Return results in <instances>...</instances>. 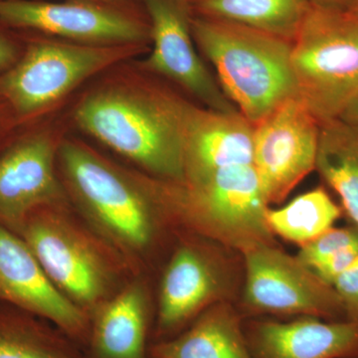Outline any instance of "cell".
<instances>
[{
	"mask_svg": "<svg viewBox=\"0 0 358 358\" xmlns=\"http://www.w3.org/2000/svg\"><path fill=\"white\" fill-rule=\"evenodd\" d=\"M357 245L358 229L333 227L301 246L296 257L306 267L313 270L343 250Z\"/></svg>",
	"mask_w": 358,
	"mask_h": 358,
	"instance_id": "obj_23",
	"label": "cell"
},
{
	"mask_svg": "<svg viewBox=\"0 0 358 358\" xmlns=\"http://www.w3.org/2000/svg\"><path fill=\"white\" fill-rule=\"evenodd\" d=\"M148 306L140 286L124 289L90 329L87 358H148Z\"/></svg>",
	"mask_w": 358,
	"mask_h": 358,
	"instance_id": "obj_18",
	"label": "cell"
},
{
	"mask_svg": "<svg viewBox=\"0 0 358 358\" xmlns=\"http://www.w3.org/2000/svg\"><path fill=\"white\" fill-rule=\"evenodd\" d=\"M190 103L159 92L103 90L75 110L84 131L117 154L174 183L185 182L186 124Z\"/></svg>",
	"mask_w": 358,
	"mask_h": 358,
	"instance_id": "obj_1",
	"label": "cell"
},
{
	"mask_svg": "<svg viewBox=\"0 0 358 358\" xmlns=\"http://www.w3.org/2000/svg\"><path fill=\"white\" fill-rule=\"evenodd\" d=\"M90 1H95L100 2V3H105V2L120 1V0H90Z\"/></svg>",
	"mask_w": 358,
	"mask_h": 358,
	"instance_id": "obj_29",
	"label": "cell"
},
{
	"mask_svg": "<svg viewBox=\"0 0 358 358\" xmlns=\"http://www.w3.org/2000/svg\"><path fill=\"white\" fill-rule=\"evenodd\" d=\"M352 14H353V15H355V17H357V20H358V3H357V6H355V9H353V11H352Z\"/></svg>",
	"mask_w": 358,
	"mask_h": 358,
	"instance_id": "obj_30",
	"label": "cell"
},
{
	"mask_svg": "<svg viewBox=\"0 0 358 358\" xmlns=\"http://www.w3.org/2000/svg\"><path fill=\"white\" fill-rule=\"evenodd\" d=\"M150 16L152 49L143 62L150 72L171 80L206 106L222 113L239 110L223 93L200 59L192 32L190 0H143Z\"/></svg>",
	"mask_w": 358,
	"mask_h": 358,
	"instance_id": "obj_9",
	"label": "cell"
},
{
	"mask_svg": "<svg viewBox=\"0 0 358 358\" xmlns=\"http://www.w3.org/2000/svg\"><path fill=\"white\" fill-rule=\"evenodd\" d=\"M195 44L216 70L219 86L240 114L256 126L299 96L292 67V42L193 14Z\"/></svg>",
	"mask_w": 358,
	"mask_h": 358,
	"instance_id": "obj_2",
	"label": "cell"
},
{
	"mask_svg": "<svg viewBox=\"0 0 358 358\" xmlns=\"http://www.w3.org/2000/svg\"><path fill=\"white\" fill-rule=\"evenodd\" d=\"M315 169L358 229V129L341 119L320 124Z\"/></svg>",
	"mask_w": 358,
	"mask_h": 358,
	"instance_id": "obj_20",
	"label": "cell"
},
{
	"mask_svg": "<svg viewBox=\"0 0 358 358\" xmlns=\"http://www.w3.org/2000/svg\"><path fill=\"white\" fill-rule=\"evenodd\" d=\"M0 299L51 320L73 341L88 343L86 313L51 281L24 240L2 225Z\"/></svg>",
	"mask_w": 358,
	"mask_h": 358,
	"instance_id": "obj_11",
	"label": "cell"
},
{
	"mask_svg": "<svg viewBox=\"0 0 358 358\" xmlns=\"http://www.w3.org/2000/svg\"><path fill=\"white\" fill-rule=\"evenodd\" d=\"M150 358H252L239 313L219 301L200 313L192 327L157 341Z\"/></svg>",
	"mask_w": 358,
	"mask_h": 358,
	"instance_id": "obj_17",
	"label": "cell"
},
{
	"mask_svg": "<svg viewBox=\"0 0 358 358\" xmlns=\"http://www.w3.org/2000/svg\"><path fill=\"white\" fill-rule=\"evenodd\" d=\"M17 60V51L14 45L0 35V72H6Z\"/></svg>",
	"mask_w": 358,
	"mask_h": 358,
	"instance_id": "obj_26",
	"label": "cell"
},
{
	"mask_svg": "<svg viewBox=\"0 0 358 358\" xmlns=\"http://www.w3.org/2000/svg\"><path fill=\"white\" fill-rule=\"evenodd\" d=\"M320 124L299 96L254 126L253 166L268 205L279 203L317 166Z\"/></svg>",
	"mask_w": 358,
	"mask_h": 358,
	"instance_id": "obj_7",
	"label": "cell"
},
{
	"mask_svg": "<svg viewBox=\"0 0 358 358\" xmlns=\"http://www.w3.org/2000/svg\"><path fill=\"white\" fill-rule=\"evenodd\" d=\"M138 45L37 41L0 75V96L23 117L50 107L84 80L134 55Z\"/></svg>",
	"mask_w": 358,
	"mask_h": 358,
	"instance_id": "obj_4",
	"label": "cell"
},
{
	"mask_svg": "<svg viewBox=\"0 0 358 358\" xmlns=\"http://www.w3.org/2000/svg\"><path fill=\"white\" fill-rule=\"evenodd\" d=\"M341 215V207L324 188L317 187L282 208H268L267 222L273 234L301 247L333 228Z\"/></svg>",
	"mask_w": 358,
	"mask_h": 358,
	"instance_id": "obj_21",
	"label": "cell"
},
{
	"mask_svg": "<svg viewBox=\"0 0 358 358\" xmlns=\"http://www.w3.org/2000/svg\"><path fill=\"white\" fill-rule=\"evenodd\" d=\"M0 21L87 44L138 45L150 38L140 21L90 0H0Z\"/></svg>",
	"mask_w": 358,
	"mask_h": 358,
	"instance_id": "obj_10",
	"label": "cell"
},
{
	"mask_svg": "<svg viewBox=\"0 0 358 358\" xmlns=\"http://www.w3.org/2000/svg\"><path fill=\"white\" fill-rule=\"evenodd\" d=\"M252 358H358V322L300 317L244 324Z\"/></svg>",
	"mask_w": 358,
	"mask_h": 358,
	"instance_id": "obj_12",
	"label": "cell"
},
{
	"mask_svg": "<svg viewBox=\"0 0 358 358\" xmlns=\"http://www.w3.org/2000/svg\"><path fill=\"white\" fill-rule=\"evenodd\" d=\"M56 222L32 219L23 227V240L58 289L74 303L91 306L105 292L102 264L83 242Z\"/></svg>",
	"mask_w": 358,
	"mask_h": 358,
	"instance_id": "obj_14",
	"label": "cell"
},
{
	"mask_svg": "<svg viewBox=\"0 0 358 358\" xmlns=\"http://www.w3.org/2000/svg\"><path fill=\"white\" fill-rule=\"evenodd\" d=\"M242 254L247 313L345 320V308L334 287L296 257L288 255L275 244L259 245Z\"/></svg>",
	"mask_w": 358,
	"mask_h": 358,
	"instance_id": "obj_6",
	"label": "cell"
},
{
	"mask_svg": "<svg viewBox=\"0 0 358 358\" xmlns=\"http://www.w3.org/2000/svg\"><path fill=\"white\" fill-rule=\"evenodd\" d=\"M339 119L343 120L346 124L358 129V95L348 105V107L346 108Z\"/></svg>",
	"mask_w": 358,
	"mask_h": 358,
	"instance_id": "obj_28",
	"label": "cell"
},
{
	"mask_svg": "<svg viewBox=\"0 0 358 358\" xmlns=\"http://www.w3.org/2000/svg\"><path fill=\"white\" fill-rule=\"evenodd\" d=\"M0 358H87L64 338L33 322L0 317Z\"/></svg>",
	"mask_w": 358,
	"mask_h": 358,
	"instance_id": "obj_22",
	"label": "cell"
},
{
	"mask_svg": "<svg viewBox=\"0 0 358 358\" xmlns=\"http://www.w3.org/2000/svg\"><path fill=\"white\" fill-rule=\"evenodd\" d=\"M299 98L320 124L339 119L358 95V20L310 6L292 43Z\"/></svg>",
	"mask_w": 358,
	"mask_h": 358,
	"instance_id": "obj_3",
	"label": "cell"
},
{
	"mask_svg": "<svg viewBox=\"0 0 358 358\" xmlns=\"http://www.w3.org/2000/svg\"><path fill=\"white\" fill-rule=\"evenodd\" d=\"M60 157L75 192L106 229L131 247L150 242L152 213L136 188L78 143H63Z\"/></svg>",
	"mask_w": 358,
	"mask_h": 358,
	"instance_id": "obj_8",
	"label": "cell"
},
{
	"mask_svg": "<svg viewBox=\"0 0 358 358\" xmlns=\"http://www.w3.org/2000/svg\"><path fill=\"white\" fill-rule=\"evenodd\" d=\"M54 147L47 134L26 136L0 157V220L20 224L39 205L60 196Z\"/></svg>",
	"mask_w": 358,
	"mask_h": 358,
	"instance_id": "obj_15",
	"label": "cell"
},
{
	"mask_svg": "<svg viewBox=\"0 0 358 358\" xmlns=\"http://www.w3.org/2000/svg\"><path fill=\"white\" fill-rule=\"evenodd\" d=\"M343 308L345 320L358 322V258L333 284Z\"/></svg>",
	"mask_w": 358,
	"mask_h": 358,
	"instance_id": "obj_24",
	"label": "cell"
},
{
	"mask_svg": "<svg viewBox=\"0 0 358 358\" xmlns=\"http://www.w3.org/2000/svg\"><path fill=\"white\" fill-rule=\"evenodd\" d=\"M310 1L312 6L350 13L358 3V0H310Z\"/></svg>",
	"mask_w": 358,
	"mask_h": 358,
	"instance_id": "obj_27",
	"label": "cell"
},
{
	"mask_svg": "<svg viewBox=\"0 0 358 358\" xmlns=\"http://www.w3.org/2000/svg\"><path fill=\"white\" fill-rule=\"evenodd\" d=\"M193 13L245 26L292 42L310 10V0H190Z\"/></svg>",
	"mask_w": 358,
	"mask_h": 358,
	"instance_id": "obj_19",
	"label": "cell"
},
{
	"mask_svg": "<svg viewBox=\"0 0 358 358\" xmlns=\"http://www.w3.org/2000/svg\"><path fill=\"white\" fill-rule=\"evenodd\" d=\"M185 185L183 205L214 240L241 253L259 245L275 244L267 222L270 205L253 164L225 167Z\"/></svg>",
	"mask_w": 358,
	"mask_h": 358,
	"instance_id": "obj_5",
	"label": "cell"
},
{
	"mask_svg": "<svg viewBox=\"0 0 358 358\" xmlns=\"http://www.w3.org/2000/svg\"><path fill=\"white\" fill-rule=\"evenodd\" d=\"M227 280L223 270L192 246L181 247L167 266L160 288L157 341L173 338L192 319L224 301Z\"/></svg>",
	"mask_w": 358,
	"mask_h": 358,
	"instance_id": "obj_13",
	"label": "cell"
},
{
	"mask_svg": "<svg viewBox=\"0 0 358 358\" xmlns=\"http://www.w3.org/2000/svg\"><path fill=\"white\" fill-rule=\"evenodd\" d=\"M253 157L254 126L239 112L190 106L186 124L185 182L199 180L225 167L253 164Z\"/></svg>",
	"mask_w": 358,
	"mask_h": 358,
	"instance_id": "obj_16",
	"label": "cell"
},
{
	"mask_svg": "<svg viewBox=\"0 0 358 358\" xmlns=\"http://www.w3.org/2000/svg\"><path fill=\"white\" fill-rule=\"evenodd\" d=\"M357 258L358 245L343 250L336 255L327 259L324 262L320 264L317 267L313 268L312 271L322 281L333 286L334 280L348 270L357 260Z\"/></svg>",
	"mask_w": 358,
	"mask_h": 358,
	"instance_id": "obj_25",
	"label": "cell"
}]
</instances>
